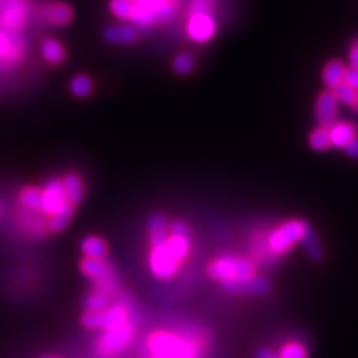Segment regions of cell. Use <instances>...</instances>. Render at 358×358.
Here are the masks:
<instances>
[{
    "label": "cell",
    "instance_id": "f1b7e54d",
    "mask_svg": "<svg viewBox=\"0 0 358 358\" xmlns=\"http://www.w3.org/2000/svg\"><path fill=\"white\" fill-rule=\"evenodd\" d=\"M279 358H309L308 348L299 342L285 344L278 353Z\"/></svg>",
    "mask_w": 358,
    "mask_h": 358
},
{
    "label": "cell",
    "instance_id": "4316f807",
    "mask_svg": "<svg viewBox=\"0 0 358 358\" xmlns=\"http://www.w3.org/2000/svg\"><path fill=\"white\" fill-rule=\"evenodd\" d=\"M309 145L315 151H326L330 144V135H328V127H318L317 130H313L309 136Z\"/></svg>",
    "mask_w": 358,
    "mask_h": 358
},
{
    "label": "cell",
    "instance_id": "4dcf8cb0",
    "mask_svg": "<svg viewBox=\"0 0 358 358\" xmlns=\"http://www.w3.org/2000/svg\"><path fill=\"white\" fill-rule=\"evenodd\" d=\"M170 234H179V236H191L190 225L184 220H175L170 223Z\"/></svg>",
    "mask_w": 358,
    "mask_h": 358
},
{
    "label": "cell",
    "instance_id": "2e32d148",
    "mask_svg": "<svg viewBox=\"0 0 358 358\" xmlns=\"http://www.w3.org/2000/svg\"><path fill=\"white\" fill-rule=\"evenodd\" d=\"M41 54L47 63L52 66H58L65 63L67 57L66 47L62 42L54 39V38H45L41 42Z\"/></svg>",
    "mask_w": 358,
    "mask_h": 358
},
{
    "label": "cell",
    "instance_id": "d6a6232c",
    "mask_svg": "<svg viewBox=\"0 0 358 358\" xmlns=\"http://www.w3.org/2000/svg\"><path fill=\"white\" fill-rule=\"evenodd\" d=\"M254 358H279L278 353H275L272 348H267V346H261L258 348L256 354H254Z\"/></svg>",
    "mask_w": 358,
    "mask_h": 358
},
{
    "label": "cell",
    "instance_id": "44dd1931",
    "mask_svg": "<svg viewBox=\"0 0 358 358\" xmlns=\"http://www.w3.org/2000/svg\"><path fill=\"white\" fill-rule=\"evenodd\" d=\"M84 257L89 258H104L108 256V245L99 236H87L81 243Z\"/></svg>",
    "mask_w": 358,
    "mask_h": 358
},
{
    "label": "cell",
    "instance_id": "5b68a950",
    "mask_svg": "<svg viewBox=\"0 0 358 358\" xmlns=\"http://www.w3.org/2000/svg\"><path fill=\"white\" fill-rule=\"evenodd\" d=\"M32 11L30 0H0V30L20 32Z\"/></svg>",
    "mask_w": 358,
    "mask_h": 358
},
{
    "label": "cell",
    "instance_id": "7c38bea8",
    "mask_svg": "<svg viewBox=\"0 0 358 358\" xmlns=\"http://www.w3.org/2000/svg\"><path fill=\"white\" fill-rule=\"evenodd\" d=\"M216 25L211 12H193L187 24V33L190 39L197 43H205L214 38Z\"/></svg>",
    "mask_w": 358,
    "mask_h": 358
},
{
    "label": "cell",
    "instance_id": "ba28073f",
    "mask_svg": "<svg viewBox=\"0 0 358 358\" xmlns=\"http://www.w3.org/2000/svg\"><path fill=\"white\" fill-rule=\"evenodd\" d=\"M72 205L69 202L65 188L60 178L49 179L45 186L41 188V205L39 212L43 215H54L62 211L66 206Z\"/></svg>",
    "mask_w": 358,
    "mask_h": 358
},
{
    "label": "cell",
    "instance_id": "3957f363",
    "mask_svg": "<svg viewBox=\"0 0 358 358\" xmlns=\"http://www.w3.org/2000/svg\"><path fill=\"white\" fill-rule=\"evenodd\" d=\"M257 273V267L251 260L239 256H221L208 266V275L218 284L234 281Z\"/></svg>",
    "mask_w": 358,
    "mask_h": 358
},
{
    "label": "cell",
    "instance_id": "603a6c76",
    "mask_svg": "<svg viewBox=\"0 0 358 358\" xmlns=\"http://www.w3.org/2000/svg\"><path fill=\"white\" fill-rule=\"evenodd\" d=\"M74 214H75V206H74V205H69V206H66L65 209H62V211H60V212H57V214H54V215H51V216L48 218V227H49V230L54 232V233L63 232V230L66 229V227L69 225V223L72 221Z\"/></svg>",
    "mask_w": 358,
    "mask_h": 358
},
{
    "label": "cell",
    "instance_id": "4fadbf2b",
    "mask_svg": "<svg viewBox=\"0 0 358 358\" xmlns=\"http://www.w3.org/2000/svg\"><path fill=\"white\" fill-rule=\"evenodd\" d=\"M339 112V102L333 91H324L318 96L315 103V117L320 126L330 127L336 123Z\"/></svg>",
    "mask_w": 358,
    "mask_h": 358
},
{
    "label": "cell",
    "instance_id": "cb8c5ba5",
    "mask_svg": "<svg viewBox=\"0 0 358 358\" xmlns=\"http://www.w3.org/2000/svg\"><path fill=\"white\" fill-rule=\"evenodd\" d=\"M71 91L74 96L80 99L89 98V96L94 91V84L90 76L87 75H76L71 81Z\"/></svg>",
    "mask_w": 358,
    "mask_h": 358
},
{
    "label": "cell",
    "instance_id": "1f68e13d",
    "mask_svg": "<svg viewBox=\"0 0 358 358\" xmlns=\"http://www.w3.org/2000/svg\"><path fill=\"white\" fill-rule=\"evenodd\" d=\"M345 82H346L348 85H351L355 91H358V69H357V67H349V69H346Z\"/></svg>",
    "mask_w": 358,
    "mask_h": 358
},
{
    "label": "cell",
    "instance_id": "ac0fdd59",
    "mask_svg": "<svg viewBox=\"0 0 358 358\" xmlns=\"http://www.w3.org/2000/svg\"><path fill=\"white\" fill-rule=\"evenodd\" d=\"M62 184L65 188V193L69 202L74 206L82 202L84 199V182L82 178L78 173H66L62 178Z\"/></svg>",
    "mask_w": 358,
    "mask_h": 358
},
{
    "label": "cell",
    "instance_id": "d6986e66",
    "mask_svg": "<svg viewBox=\"0 0 358 358\" xmlns=\"http://www.w3.org/2000/svg\"><path fill=\"white\" fill-rule=\"evenodd\" d=\"M166 248L170 252V256L182 263L190 254L191 249V236H179V234H170L168 242H166Z\"/></svg>",
    "mask_w": 358,
    "mask_h": 358
},
{
    "label": "cell",
    "instance_id": "52a82bcc",
    "mask_svg": "<svg viewBox=\"0 0 358 358\" xmlns=\"http://www.w3.org/2000/svg\"><path fill=\"white\" fill-rule=\"evenodd\" d=\"M128 322V313L124 306H109L102 312H85L82 324L91 330H111Z\"/></svg>",
    "mask_w": 358,
    "mask_h": 358
},
{
    "label": "cell",
    "instance_id": "7402d4cb",
    "mask_svg": "<svg viewBox=\"0 0 358 358\" xmlns=\"http://www.w3.org/2000/svg\"><path fill=\"white\" fill-rule=\"evenodd\" d=\"M300 243H302V247L304 248V251H306V254L311 260L321 261L322 257H324V251H322L321 242L318 239L317 233L313 232L312 227L306 232V234L303 236V239H302Z\"/></svg>",
    "mask_w": 358,
    "mask_h": 358
},
{
    "label": "cell",
    "instance_id": "9a60e30c",
    "mask_svg": "<svg viewBox=\"0 0 358 358\" xmlns=\"http://www.w3.org/2000/svg\"><path fill=\"white\" fill-rule=\"evenodd\" d=\"M103 36L108 42L115 43V45H130L137 39V32L130 23L113 24L104 29Z\"/></svg>",
    "mask_w": 358,
    "mask_h": 358
},
{
    "label": "cell",
    "instance_id": "e575fe53",
    "mask_svg": "<svg viewBox=\"0 0 358 358\" xmlns=\"http://www.w3.org/2000/svg\"><path fill=\"white\" fill-rule=\"evenodd\" d=\"M349 65L358 69V39L353 42L351 49H349Z\"/></svg>",
    "mask_w": 358,
    "mask_h": 358
},
{
    "label": "cell",
    "instance_id": "f546056e",
    "mask_svg": "<svg viewBox=\"0 0 358 358\" xmlns=\"http://www.w3.org/2000/svg\"><path fill=\"white\" fill-rule=\"evenodd\" d=\"M333 94L336 96V99L339 103H344V104H349V107H353V103L355 102L358 91H355L351 85H348L346 82H342L340 85H337L336 89L331 90Z\"/></svg>",
    "mask_w": 358,
    "mask_h": 358
},
{
    "label": "cell",
    "instance_id": "8d00e7d4",
    "mask_svg": "<svg viewBox=\"0 0 358 358\" xmlns=\"http://www.w3.org/2000/svg\"><path fill=\"white\" fill-rule=\"evenodd\" d=\"M42 358H57V357H42Z\"/></svg>",
    "mask_w": 358,
    "mask_h": 358
},
{
    "label": "cell",
    "instance_id": "5bb4252c",
    "mask_svg": "<svg viewBox=\"0 0 358 358\" xmlns=\"http://www.w3.org/2000/svg\"><path fill=\"white\" fill-rule=\"evenodd\" d=\"M146 232H148V239H150L151 243V248L164 245L170 236V223L168 221L166 215L160 212L153 214L146 223Z\"/></svg>",
    "mask_w": 358,
    "mask_h": 358
},
{
    "label": "cell",
    "instance_id": "484cf974",
    "mask_svg": "<svg viewBox=\"0 0 358 358\" xmlns=\"http://www.w3.org/2000/svg\"><path fill=\"white\" fill-rule=\"evenodd\" d=\"M84 308L87 312H102L104 309H108L109 308L108 295L102 291L89 294L84 300Z\"/></svg>",
    "mask_w": 358,
    "mask_h": 358
},
{
    "label": "cell",
    "instance_id": "836d02e7",
    "mask_svg": "<svg viewBox=\"0 0 358 358\" xmlns=\"http://www.w3.org/2000/svg\"><path fill=\"white\" fill-rule=\"evenodd\" d=\"M344 150L348 157H351V159H358V136H355L353 141L344 148Z\"/></svg>",
    "mask_w": 358,
    "mask_h": 358
},
{
    "label": "cell",
    "instance_id": "9c48e42d",
    "mask_svg": "<svg viewBox=\"0 0 358 358\" xmlns=\"http://www.w3.org/2000/svg\"><path fill=\"white\" fill-rule=\"evenodd\" d=\"M133 339V327L130 322L111 330H104V335L99 339L98 349L104 357L117 355L123 351Z\"/></svg>",
    "mask_w": 358,
    "mask_h": 358
},
{
    "label": "cell",
    "instance_id": "30bf717a",
    "mask_svg": "<svg viewBox=\"0 0 358 358\" xmlns=\"http://www.w3.org/2000/svg\"><path fill=\"white\" fill-rule=\"evenodd\" d=\"M36 16L42 21L56 27H65L74 20V10L71 5L60 0H48L34 6Z\"/></svg>",
    "mask_w": 358,
    "mask_h": 358
},
{
    "label": "cell",
    "instance_id": "8992f818",
    "mask_svg": "<svg viewBox=\"0 0 358 358\" xmlns=\"http://www.w3.org/2000/svg\"><path fill=\"white\" fill-rule=\"evenodd\" d=\"M223 291L230 295H252V297H265L273 291V284L266 276L252 275L234 281H225L220 284Z\"/></svg>",
    "mask_w": 358,
    "mask_h": 358
},
{
    "label": "cell",
    "instance_id": "8fae6325",
    "mask_svg": "<svg viewBox=\"0 0 358 358\" xmlns=\"http://www.w3.org/2000/svg\"><path fill=\"white\" fill-rule=\"evenodd\" d=\"M150 267L155 278L161 279V281H168V279L177 275L179 263L170 256L164 243V245L151 248Z\"/></svg>",
    "mask_w": 358,
    "mask_h": 358
},
{
    "label": "cell",
    "instance_id": "7a4b0ae2",
    "mask_svg": "<svg viewBox=\"0 0 358 358\" xmlns=\"http://www.w3.org/2000/svg\"><path fill=\"white\" fill-rule=\"evenodd\" d=\"M309 229L311 225L304 220H300V218H293V220L279 224L267 236L269 252L273 256L287 254L295 245H299Z\"/></svg>",
    "mask_w": 358,
    "mask_h": 358
},
{
    "label": "cell",
    "instance_id": "83f0119b",
    "mask_svg": "<svg viewBox=\"0 0 358 358\" xmlns=\"http://www.w3.org/2000/svg\"><path fill=\"white\" fill-rule=\"evenodd\" d=\"M194 57L188 54V52H181L177 57L173 58L172 66H173V71L177 72L178 75H188L193 72L194 69Z\"/></svg>",
    "mask_w": 358,
    "mask_h": 358
},
{
    "label": "cell",
    "instance_id": "277c9868",
    "mask_svg": "<svg viewBox=\"0 0 358 358\" xmlns=\"http://www.w3.org/2000/svg\"><path fill=\"white\" fill-rule=\"evenodd\" d=\"M154 358H194L193 345L172 333H157L150 340Z\"/></svg>",
    "mask_w": 358,
    "mask_h": 358
},
{
    "label": "cell",
    "instance_id": "6da1fadb",
    "mask_svg": "<svg viewBox=\"0 0 358 358\" xmlns=\"http://www.w3.org/2000/svg\"><path fill=\"white\" fill-rule=\"evenodd\" d=\"M132 11H130L128 23L137 27H151V25L169 21L178 12L177 0H130Z\"/></svg>",
    "mask_w": 358,
    "mask_h": 358
},
{
    "label": "cell",
    "instance_id": "d4e9b609",
    "mask_svg": "<svg viewBox=\"0 0 358 358\" xmlns=\"http://www.w3.org/2000/svg\"><path fill=\"white\" fill-rule=\"evenodd\" d=\"M20 203L32 212H39L41 205V188L38 187H25L20 193Z\"/></svg>",
    "mask_w": 358,
    "mask_h": 358
},
{
    "label": "cell",
    "instance_id": "d590c367",
    "mask_svg": "<svg viewBox=\"0 0 358 358\" xmlns=\"http://www.w3.org/2000/svg\"><path fill=\"white\" fill-rule=\"evenodd\" d=\"M351 108L354 109L355 113H358V96H357V99H355V102L353 103V107H351Z\"/></svg>",
    "mask_w": 358,
    "mask_h": 358
},
{
    "label": "cell",
    "instance_id": "ffe728a7",
    "mask_svg": "<svg viewBox=\"0 0 358 358\" xmlns=\"http://www.w3.org/2000/svg\"><path fill=\"white\" fill-rule=\"evenodd\" d=\"M345 75H346V66L342 62H339V60H331V62H328L324 67L322 80H324V84L330 90H333L337 85L345 82Z\"/></svg>",
    "mask_w": 358,
    "mask_h": 358
},
{
    "label": "cell",
    "instance_id": "e0dca14e",
    "mask_svg": "<svg viewBox=\"0 0 358 358\" xmlns=\"http://www.w3.org/2000/svg\"><path fill=\"white\" fill-rule=\"evenodd\" d=\"M330 144L336 148H345L357 136V127L346 121H336L328 127Z\"/></svg>",
    "mask_w": 358,
    "mask_h": 358
}]
</instances>
